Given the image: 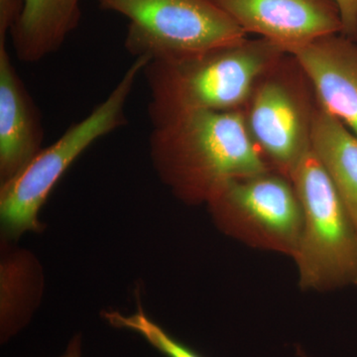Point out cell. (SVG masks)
I'll use <instances>...</instances> for the list:
<instances>
[{
  "label": "cell",
  "instance_id": "cell-8",
  "mask_svg": "<svg viewBox=\"0 0 357 357\" xmlns=\"http://www.w3.org/2000/svg\"><path fill=\"white\" fill-rule=\"evenodd\" d=\"M246 34L269 40L286 53L342 32L333 0H211Z\"/></svg>",
  "mask_w": 357,
  "mask_h": 357
},
{
  "label": "cell",
  "instance_id": "cell-13",
  "mask_svg": "<svg viewBox=\"0 0 357 357\" xmlns=\"http://www.w3.org/2000/svg\"><path fill=\"white\" fill-rule=\"evenodd\" d=\"M312 151L357 227V136L319 103Z\"/></svg>",
  "mask_w": 357,
  "mask_h": 357
},
{
  "label": "cell",
  "instance_id": "cell-4",
  "mask_svg": "<svg viewBox=\"0 0 357 357\" xmlns=\"http://www.w3.org/2000/svg\"><path fill=\"white\" fill-rule=\"evenodd\" d=\"M292 178L303 208L292 256L301 290L326 293L357 286V227L311 150Z\"/></svg>",
  "mask_w": 357,
  "mask_h": 357
},
{
  "label": "cell",
  "instance_id": "cell-10",
  "mask_svg": "<svg viewBox=\"0 0 357 357\" xmlns=\"http://www.w3.org/2000/svg\"><path fill=\"white\" fill-rule=\"evenodd\" d=\"M321 107L357 136V41L326 35L294 51Z\"/></svg>",
  "mask_w": 357,
  "mask_h": 357
},
{
  "label": "cell",
  "instance_id": "cell-9",
  "mask_svg": "<svg viewBox=\"0 0 357 357\" xmlns=\"http://www.w3.org/2000/svg\"><path fill=\"white\" fill-rule=\"evenodd\" d=\"M43 123L6 44H0V184L11 180L43 149Z\"/></svg>",
  "mask_w": 357,
  "mask_h": 357
},
{
  "label": "cell",
  "instance_id": "cell-15",
  "mask_svg": "<svg viewBox=\"0 0 357 357\" xmlns=\"http://www.w3.org/2000/svg\"><path fill=\"white\" fill-rule=\"evenodd\" d=\"M25 0H0V44H6L7 35L20 20Z\"/></svg>",
  "mask_w": 357,
  "mask_h": 357
},
{
  "label": "cell",
  "instance_id": "cell-12",
  "mask_svg": "<svg viewBox=\"0 0 357 357\" xmlns=\"http://www.w3.org/2000/svg\"><path fill=\"white\" fill-rule=\"evenodd\" d=\"M79 0H25L10 34L16 57L38 63L63 46L81 20Z\"/></svg>",
  "mask_w": 357,
  "mask_h": 357
},
{
  "label": "cell",
  "instance_id": "cell-1",
  "mask_svg": "<svg viewBox=\"0 0 357 357\" xmlns=\"http://www.w3.org/2000/svg\"><path fill=\"white\" fill-rule=\"evenodd\" d=\"M149 149L160 181L188 206L208 204L232 178L270 169L241 109L192 112L153 126Z\"/></svg>",
  "mask_w": 357,
  "mask_h": 357
},
{
  "label": "cell",
  "instance_id": "cell-17",
  "mask_svg": "<svg viewBox=\"0 0 357 357\" xmlns=\"http://www.w3.org/2000/svg\"><path fill=\"white\" fill-rule=\"evenodd\" d=\"M60 357H82V337L77 335L69 342L66 352Z\"/></svg>",
  "mask_w": 357,
  "mask_h": 357
},
{
  "label": "cell",
  "instance_id": "cell-16",
  "mask_svg": "<svg viewBox=\"0 0 357 357\" xmlns=\"http://www.w3.org/2000/svg\"><path fill=\"white\" fill-rule=\"evenodd\" d=\"M340 11L342 32L347 38L357 41V0H333Z\"/></svg>",
  "mask_w": 357,
  "mask_h": 357
},
{
  "label": "cell",
  "instance_id": "cell-11",
  "mask_svg": "<svg viewBox=\"0 0 357 357\" xmlns=\"http://www.w3.org/2000/svg\"><path fill=\"white\" fill-rule=\"evenodd\" d=\"M1 237L0 326L6 342L22 330L41 303L44 272L36 256Z\"/></svg>",
  "mask_w": 357,
  "mask_h": 357
},
{
  "label": "cell",
  "instance_id": "cell-6",
  "mask_svg": "<svg viewBox=\"0 0 357 357\" xmlns=\"http://www.w3.org/2000/svg\"><path fill=\"white\" fill-rule=\"evenodd\" d=\"M129 22L124 48L134 58L168 60L248 37L211 0H96Z\"/></svg>",
  "mask_w": 357,
  "mask_h": 357
},
{
  "label": "cell",
  "instance_id": "cell-14",
  "mask_svg": "<svg viewBox=\"0 0 357 357\" xmlns=\"http://www.w3.org/2000/svg\"><path fill=\"white\" fill-rule=\"evenodd\" d=\"M102 317L114 328L138 333L148 344L166 357H203L191 347L169 335L158 324L152 321L141 305H138L137 311L131 314L109 311L103 312Z\"/></svg>",
  "mask_w": 357,
  "mask_h": 357
},
{
  "label": "cell",
  "instance_id": "cell-2",
  "mask_svg": "<svg viewBox=\"0 0 357 357\" xmlns=\"http://www.w3.org/2000/svg\"><path fill=\"white\" fill-rule=\"evenodd\" d=\"M285 54L269 40L246 37L185 57L150 61L142 75L152 126L192 112L243 109L256 79Z\"/></svg>",
  "mask_w": 357,
  "mask_h": 357
},
{
  "label": "cell",
  "instance_id": "cell-3",
  "mask_svg": "<svg viewBox=\"0 0 357 357\" xmlns=\"http://www.w3.org/2000/svg\"><path fill=\"white\" fill-rule=\"evenodd\" d=\"M149 62V58H136L109 96L88 116L43 148L18 175L0 184L2 237L16 241L27 232L43 229L40 211L68 169L96 141L128 124L129 96Z\"/></svg>",
  "mask_w": 357,
  "mask_h": 357
},
{
  "label": "cell",
  "instance_id": "cell-7",
  "mask_svg": "<svg viewBox=\"0 0 357 357\" xmlns=\"http://www.w3.org/2000/svg\"><path fill=\"white\" fill-rule=\"evenodd\" d=\"M225 236L257 250L292 257L303 208L292 178L269 170L232 178L206 204Z\"/></svg>",
  "mask_w": 357,
  "mask_h": 357
},
{
  "label": "cell",
  "instance_id": "cell-5",
  "mask_svg": "<svg viewBox=\"0 0 357 357\" xmlns=\"http://www.w3.org/2000/svg\"><path fill=\"white\" fill-rule=\"evenodd\" d=\"M319 105L306 70L286 53L256 79L241 112L249 136L271 170L292 177L312 150Z\"/></svg>",
  "mask_w": 357,
  "mask_h": 357
}]
</instances>
